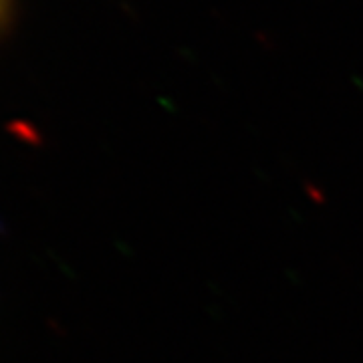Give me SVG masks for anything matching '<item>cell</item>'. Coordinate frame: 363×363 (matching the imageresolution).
<instances>
[]
</instances>
